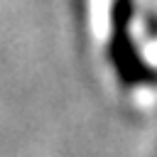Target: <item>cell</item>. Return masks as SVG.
<instances>
[{"label": "cell", "instance_id": "6da1fadb", "mask_svg": "<svg viewBox=\"0 0 157 157\" xmlns=\"http://www.w3.org/2000/svg\"><path fill=\"white\" fill-rule=\"evenodd\" d=\"M130 22H132V0H113L108 59L123 86L128 88L152 86L157 83V71L137 52V44L130 37Z\"/></svg>", "mask_w": 157, "mask_h": 157}]
</instances>
